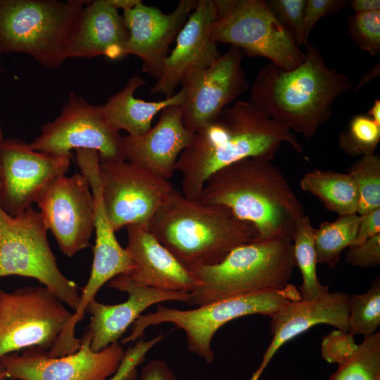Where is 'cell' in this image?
I'll return each mask as SVG.
<instances>
[{"instance_id": "1", "label": "cell", "mask_w": 380, "mask_h": 380, "mask_svg": "<svg viewBox=\"0 0 380 380\" xmlns=\"http://www.w3.org/2000/svg\"><path fill=\"white\" fill-rule=\"evenodd\" d=\"M282 144L306 158L296 135L250 101L239 100L196 131L179 156L181 193L199 201L208 179L220 169L253 158L272 161Z\"/></svg>"}, {"instance_id": "2", "label": "cell", "mask_w": 380, "mask_h": 380, "mask_svg": "<svg viewBox=\"0 0 380 380\" xmlns=\"http://www.w3.org/2000/svg\"><path fill=\"white\" fill-rule=\"evenodd\" d=\"M305 58L286 70L272 63L258 71L250 90V102L270 118L310 139L333 115L332 106L353 84L336 68H329L313 44Z\"/></svg>"}, {"instance_id": "3", "label": "cell", "mask_w": 380, "mask_h": 380, "mask_svg": "<svg viewBox=\"0 0 380 380\" xmlns=\"http://www.w3.org/2000/svg\"><path fill=\"white\" fill-rule=\"evenodd\" d=\"M199 201L229 208L255 228L257 241H291L304 208L272 161L246 158L224 167L206 181Z\"/></svg>"}, {"instance_id": "4", "label": "cell", "mask_w": 380, "mask_h": 380, "mask_svg": "<svg viewBox=\"0 0 380 380\" xmlns=\"http://www.w3.org/2000/svg\"><path fill=\"white\" fill-rule=\"evenodd\" d=\"M148 227L190 271L219 263L233 249L258 236L253 224L238 219L227 207L189 199L174 188Z\"/></svg>"}, {"instance_id": "5", "label": "cell", "mask_w": 380, "mask_h": 380, "mask_svg": "<svg viewBox=\"0 0 380 380\" xmlns=\"http://www.w3.org/2000/svg\"><path fill=\"white\" fill-rule=\"evenodd\" d=\"M296 266L292 241H257L233 249L221 262L191 272L198 282L189 305L197 307L215 301L267 291L289 284Z\"/></svg>"}, {"instance_id": "6", "label": "cell", "mask_w": 380, "mask_h": 380, "mask_svg": "<svg viewBox=\"0 0 380 380\" xmlns=\"http://www.w3.org/2000/svg\"><path fill=\"white\" fill-rule=\"evenodd\" d=\"M89 1L0 0V54L24 53L47 68L68 58L70 32Z\"/></svg>"}, {"instance_id": "7", "label": "cell", "mask_w": 380, "mask_h": 380, "mask_svg": "<svg viewBox=\"0 0 380 380\" xmlns=\"http://www.w3.org/2000/svg\"><path fill=\"white\" fill-rule=\"evenodd\" d=\"M300 298L299 290L289 283L281 289L229 298L195 309L179 310L158 305L155 312L140 315L134 321L129 335L122 339L121 343L139 340L150 326L169 322L185 332L188 350L210 365L215 360L211 348L213 338L224 324L246 315L270 317L286 304Z\"/></svg>"}, {"instance_id": "8", "label": "cell", "mask_w": 380, "mask_h": 380, "mask_svg": "<svg viewBox=\"0 0 380 380\" xmlns=\"http://www.w3.org/2000/svg\"><path fill=\"white\" fill-rule=\"evenodd\" d=\"M48 230L40 212L32 206L15 216L0 206V277L34 279L75 311L80 302L78 286L59 270Z\"/></svg>"}, {"instance_id": "9", "label": "cell", "mask_w": 380, "mask_h": 380, "mask_svg": "<svg viewBox=\"0 0 380 380\" xmlns=\"http://www.w3.org/2000/svg\"><path fill=\"white\" fill-rule=\"evenodd\" d=\"M216 17L210 35L217 43L241 49L249 58L264 57L286 70L305 58L293 35L265 0H214Z\"/></svg>"}, {"instance_id": "10", "label": "cell", "mask_w": 380, "mask_h": 380, "mask_svg": "<svg viewBox=\"0 0 380 380\" xmlns=\"http://www.w3.org/2000/svg\"><path fill=\"white\" fill-rule=\"evenodd\" d=\"M72 314L44 286L0 289V360L30 348L49 351ZM1 373L0 366V380Z\"/></svg>"}, {"instance_id": "11", "label": "cell", "mask_w": 380, "mask_h": 380, "mask_svg": "<svg viewBox=\"0 0 380 380\" xmlns=\"http://www.w3.org/2000/svg\"><path fill=\"white\" fill-rule=\"evenodd\" d=\"M37 151L72 158L71 151L93 150L100 161L124 160L122 136L106 120L101 106L70 91L60 115L41 127L29 143Z\"/></svg>"}, {"instance_id": "12", "label": "cell", "mask_w": 380, "mask_h": 380, "mask_svg": "<svg viewBox=\"0 0 380 380\" xmlns=\"http://www.w3.org/2000/svg\"><path fill=\"white\" fill-rule=\"evenodd\" d=\"M74 353L50 356L47 351L30 348L0 360L1 380H106L117 371L125 351L119 342L94 351L91 334L87 330Z\"/></svg>"}, {"instance_id": "13", "label": "cell", "mask_w": 380, "mask_h": 380, "mask_svg": "<svg viewBox=\"0 0 380 380\" xmlns=\"http://www.w3.org/2000/svg\"><path fill=\"white\" fill-rule=\"evenodd\" d=\"M101 197L116 232L129 225L146 224L173 189L160 178L125 160L100 161Z\"/></svg>"}, {"instance_id": "14", "label": "cell", "mask_w": 380, "mask_h": 380, "mask_svg": "<svg viewBox=\"0 0 380 380\" xmlns=\"http://www.w3.org/2000/svg\"><path fill=\"white\" fill-rule=\"evenodd\" d=\"M71 158L32 149L23 140L0 144V206L15 216L35 203L46 188L68 171Z\"/></svg>"}, {"instance_id": "15", "label": "cell", "mask_w": 380, "mask_h": 380, "mask_svg": "<svg viewBox=\"0 0 380 380\" xmlns=\"http://www.w3.org/2000/svg\"><path fill=\"white\" fill-rule=\"evenodd\" d=\"M35 203L63 254L72 257L89 246L94 232L95 203L83 174L58 177Z\"/></svg>"}, {"instance_id": "16", "label": "cell", "mask_w": 380, "mask_h": 380, "mask_svg": "<svg viewBox=\"0 0 380 380\" xmlns=\"http://www.w3.org/2000/svg\"><path fill=\"white\" fill-rule=\"evenodd\" d=\"M244 53L231 46L209 67L182 87L186 96L182 104L184 127L193 134L213 120L248 88L242 66Z\"/></svg>"}, {"instance_id": "17", "label": "cell", "mask_w": 380, "mask_h": 380, "mask_svg": "<svg viewBox=\"0 0 380 380\" xmlns=\"http://www.w3.org/2000/svg\"><path fill=\"white\" fill-rule=\"evenodd\" d=\"M215 17L214 0H197L176 37L174 49L165 59L160 77L151 88V94L172 96L179 84L183 86L220 56L217 43L210 35Z\"/></svg>"}, {"instance_id": "18", "label": "cell", "mask_w": 380, "mask_h": 380, "mask_svg": "<svg viewBox=\"0 0 380 380\" xmlns=\"http://www.w3.org/2000/svg\"><path fill=\"white\" fill-rule=\"evenodd\" d=\"M197 0H180L170 13L141 1L123 11L129 36L125 54L134 55L142 61L141 71L156 78L160 77L172 43L194 10Z\"/></svg>"}, {"instance_id": "19", "label": "cell", "mask_w": 380, "mask_h": 380, "mask_svg": "<svg viewBox=\"0 0 380 380\" xmlns=\"http://www.w3.org/2000/svg\"><path fill=\"white\" fill-rule=\"evenodd\" d=\"M108 286L125 292L127 300L115 305H107L96 299L89 303L86 312L90 315L87 330L91 334V348L99 351L118 342L129 326L150 306L168 300L189 304L191 293L167 291L134 282L128 274H120L112 279Z\"/></svg>"}, {"instance_id": "20", "label": "cell", "mask_w": 380, "mask_h": 380, "mask_svg": "<svg viewBox=\"0 0 380 380\" xmlns=\"http://www.w3.org/2000/svg\"><path fill=\"white\" fill-rule=\"evenodd\" d=\"M193 134L183 124L182 105L167 106L160 112L156 125L146 133L122 136L124 160L169 180Z\"/></svg>"}, {"instance_id": "21", "label": "cell", "mask_w": 380, "mask_h": 380, "mask_svg": "<svg viewBox=\"0 0 380 380\" xmlns=\"http://www.w3.org/2000/svg\"><path fill=\"white\" fill-rule=\"evenodd\" d=\"M348 298L347 293L329 291L314 299L292 301L270 316V329L273 338L250 380H258L284 343L317 324H329L348 332Z\"/></svg>"}, {"instance_id": "22", "label": "cell", "mask_w": 380, "mask_h": 380, "mask_svg": "<svg viewBox=\"0 0 380 380\" xmlns=\"http://www.w3.org/2000/svg\"><path fill=\"white\" fill-rule=\"evenodd\" d=\"M126 249L134 268L128 274L137 284L177 292L193 293L198 282L149 231L148 225L127 227Z\"/></svg>"}, {"instance_id": "23", "label": "cell", "mask_w": 380, "mask_h": 380, "mask_svg": "<svg viewBox=\"0 0 380 380\" xmlns=\"http://www.w3.org/2000/svg\"><path fill=\"white\" fill-rule=\"evenodd\" d=\"M129 33L122 15L106 0L89 1L82 8L69 36L67 58H92L104 56L111 60L126 56Z\"/></svg>"}, {"instance_id": "24", "label": "cell", "mask_w": 380, "mask_h": 380, "mask_svg": "<svg viewBox=\"0 0 380 380\" xmlns=\"http://www.w3.org/2000/svg\"><path fill=\"white\" fill-rule=\"evenodd\" d=\"M95 244L91 270L86 285L82 289L77 308L73 311L65 330L74 334L77 324L82 320L89 303L108 281L120 274H129L134 266L126 249L119 243L115 232L104 216L94 223Z\"/></svg>"}, {"instance_id": "25", "label": "cell", "mask_w": 380, "mask_h": 380, "mask_svg": "<svg viewBox=\"0 0 380 380\" xmlns=\"http://www.w3.org/2000/svg\"><path fill=\"white\" fill-rule=\"evenodd\" d=\"M144 84L146 81L135 74L127 80L120 91L101 106L106 120L115 130H125L130 136L143 134L152 127L155 115L167 106L182 105L186 96V89L182 87L172 96L158 101L136 98V90Z\"/></svg>"}, {"instance_id": "26", "label": "cell", "mask_w": 380, "mask_h": 380, "mask_svg": "<svg viewBox=\"0 0 380 380\" xmlns=\"http://www.w3.org/2000/svg\"><path fill=\"white\" fill-rule=\"evenodd\" d=\"M300 186L338 216L357 213L358 191L353 177L347 172L315 169L302 177Z\"/></svg>"}, {"instance_id": "27", "label": "cell", "mask_w": 380, "mask_h": 380, "mask_svg": "<svg viewBox=\"0 0 380 380\" xmlns=\"http://www.w3.org/2000/svg\"><path fill=\"white\" fill-rule=\"evenodd\" d=\"M360 216L357 213L338 216L332 222H323L314 230V243L318 264L333 270L341 254L356 237Z\"/></svg>"}, {"instance_id": "28", "label": "cell", "mask_w": 380, "mask_h": 380, "mask_svg": "<svg viewBox=\"0 0 380 380\" xmlns=\"http://www.w3.org/2000/svg\"><path fill=\"white\" fill-rule=\"evenodd\" d=\"M315 228L310 217L304 215L298 221L291 239L295 265L302 275L299 287L301 299L310 300L329 291L328 286L319 281L317 258L314 243Z\"/></svg>"}, {"instance_id": "29", "label": "cell", "mask_w": 380, "mask_h": 380, "mask_svg": "<svg viewBox=\"0 0 380 380\" xmlns=\"http://www.w3.org/2000/svg\"><path fill=\"white\" fill-rule=\"evenodd\" d=\"M329 380H380V332L365 336L353 356Z\"/></svg>"}, {"instance_id": "30", "label": "cell", "mask_w": 380, "mask_h": 380, "mask_svg": "<svg viewBox=\"0 0 380 380\" xmlns=\"http://www.w3.org/2000/svg\"><path fill=\"white\" fill-rule=\"evenodd\" d=\"M358 191L357 214L360 216L380 208V156L370 153L361 156L348 169Z\"/></svg>"}, {"instance_id": "31", "label": "cell", "mask_w": 380, "mask_h": 380, "mask_svg": "<svg viewBox=\"0 0 380 380\" xmlns=\"http://www.w3.org/2000/svg\"><path fill=\"white\" fill-rule=\"evenodd\" d=\"M348 332L373 334L380 326V279L374 278L369 289L361 294L349 295Z\"/></svg>"}, {"instance_id": "32", "label": "cell", "mask_w": 380, "mask_h": 380, "mask_svg": "<svg viewBox=\"0 0 380 380\" xmlns=\"http://www.w3.org/2000/svg\"><path fill=\"white\" fill-rule=\"evenodd\" d=\"M380 141V125L367 115H355L348 127L340 132L338 144L348 156L355 158L375 153Z\"/></svg>"}, {"instance_id": "33", "label": "cell", "mask_w": 380, "mask_h": 380, "mask_svg": "<svg viewBox=\"0 0 380 380\" xmlns=\"http://www.w3.org/2000/svg\"><path fill=\"white\" fill-rule=\"evenodd\" d=\"M348 32L361 50L380 53V11L355 13L348 18Z\"/></svg>"}, {"instance_id": "34", "label": "cell", "mask_w": 380, "mask_h": 380, "mask_svg": "<svg viewBox=\"0 0 380 380\" xmlns=\"http://www.w3.org/2000/svg\"><path fill=\"white\" fill-rule=\"evenodd\" d=\"M266 2L279 22L293 35L297 45H303L306 0H268Z\"/></svg>"}, {"instance_id": "35", "label": "cell", "mask_w": 380, "mask_h": 380, "mask_svg": "<svg viewBox=\"0 0 380 380\" xmlns=\"http://www.w3.org/2000/svg\"><path fill=\"white\" fill-rule=\"evenodd\" d=\"M354 335L339 329L324 336L321 343V355L329 363L338 365L353 356L358 348Z\"/></svg>"}, {"instance_id": "36", "label": "cell", "mask_w": 380, "mask_h": 380, "mask_svg": "<svg viewBox=\"0 0 380 380\" xmlns=\"http://www.w3.org/2000/svg\"><path fill=\"white\" fill-rule=\"evenodd\" d=\"M164 337L163 334H159L148 341L137 340L125 353L117 371L108 380H134L137 366L144 361L146 353Z\"/></svg>"}, {"instance_id": "37", "label": "cell", "mask_w": 380, "mask_h": 380, "mask_svg": "<svg viewBox=\"0 0 380 380\" xmlns=\"http://www.w3.org/2000/svg\"><path fill=\"white\" fill-rule=\"evenodd\" d=\"M348 0H306L303 21V45L308 43L312 30L323 17L334 15L348 4Z\"/></svg>"}, {"instance_id": "38", "label": "cell", "mask_w": 380, "mask_h": 380, "mask_svg": "<svg viewBox=\"0 0 380 380\" xmlns=\"http://www.w3.org/2000/svg\"><path fill=\"white\" fill-rule=\"evenodd\" d=\"M346 261L362 268L375 267L380 264V234H376L360 244L350 246L346 249Z\"/></svg>"}, {"instance_id": "39", "label": "cell", "mask_w": 380, "mask_h": 380, "mask_svg": "<svg viewBox=\"0 0 380 380\" xmlns=\"http://www.w3.org/2000/svg\"><path fill=\"white\" fill-rule=\"evenodd\" d=\"M378 234H380V208L360 215L357 235L352 245L360 244Z\"/></svg>"}, {"instance_id": "40", "label": "cell", "mask_w": 380, "mask_h": 380, "mask_svg": "<svg viewBox=\"0 0 380 380\" xmlns=\"http://www.w3.org/2000/svg\"><path fill=\"white\" fill-rule=\"evenodd\" d=\"M140 380H177L167 364L161 360L149 361L141 369Z\"/></svg>"}, {"instance_id": "41", "label": "cell", "mask_w": 380, "mask_h": 380, "mask_svg": "<svg viewBox=\"0 0 380 380\" xmlns=\"http://www.w3.org/2000/svg\"><path fill=\"white\" fill-rule=\"evenodd\" d=\"M350 4L355 13L380 11L379 0H353Z\"/></svg>"}, {"instance_id": "42", "label": "cell", "mask_w": 380, "mask_h": 380, "mask_svg": "<svg viewBox=\"0 0 380 380\" xmlns=\"http://www.w3.org/2000/svg\"><path fill=\"white\" fill-rule=\"evenodd\" d=\"M380 75V60L378 61L376 64L369 70L365 75H362L360 78L358 84L353 89V92L358 91L361 88L365 87L369 82L376 78Z\"/></svg>"}, {"instance_id": "43", "label": "cell", "mask_w": 380, "mask_h": 380, "mask_svg": "<svg viewBox=\"0 0 380 380\" xmlns=\"http://www.w3.org/2000/svg\"><path fill=\"white\" fill-rule=\"evenodd\" d=\"M107 2L116 9H122L123 11L132 9L138 5L141 0H106Z\"/></svg>"}, {"instance_id": "44", "label": "cell", "mask_w": 380, "mask_h": 380, "mask_svg": "<svg viewBox=\"0 0 380 380\" xmlns=\"http://www.w3.org/2000/svg\"><path fill=\"white\" fill-rule=\"evenodd\" d=\"M367 115L370 117L372 120L377 124L378 125H380V100L376 99L374 100V103H372V106L369 108Z\"/></svg>"}, {"instance_id": "45", "label": "cell", "mask_w": 380, "mask_h": 380, "mask_svg": "<svg viewBox=\"0 0 380 380\" xmlns=\"http://www.w3.org/2000/svg\"><path fill=\"white\" fill-rule=\"evenodd\" d=\"M4 139V132H3L1 124H0V144L1 143V141Z\"/></svg>"}, {"instance_id": "46", "label": "cell", "mask_w": 380, "mask_h": 380, "mask_svg": "<svg viewBox=\"0 0 380 380\" xmlns=\"http://www.w3.org/2000/svg\"><path fill=\"white\" fill-rule=\"evenodd\" d=\"M4 70L0 68V72H3Z\"/></svg>"}]
</instances>
